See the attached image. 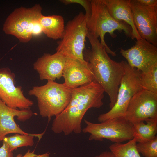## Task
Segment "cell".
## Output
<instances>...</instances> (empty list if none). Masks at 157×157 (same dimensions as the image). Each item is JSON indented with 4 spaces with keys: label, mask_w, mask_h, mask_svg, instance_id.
<instances>
[{
    "label": "cell",
    "mask_w": 157,
    "mask_h": 157,
    "mask_svg": "<svg viewBox=\"0 0 157 157\" xmlns=\"http://www.w3.org/2000/svg\"><path fill=\"white\" fill-rule=\"evenodd\" d=\"M104 91L95 81L72 89L69 102L65 109L55 117L51 129L56 134L68 135L82 132L81 123L87 110L103 105Z\"/></svg>",
    "instance_id": "obj_1"
},
{
    "label": "cell",
    "mask_w": 157,
    "mask_h": 157,
    "mask_svg": "<svg viewBox=\"0 0 157 157\" xmlns=\"http://www.w3.org/2000/svg\"><path fill=\"white\" fill-rule=\"evenodd\" d=\"M87 38L91 49L87 50L85 60L89 64L94 81L108 95L110 107L115 104L122 79L125 74L124 61H115L110 58L98 38L88 32Z\"/></svg>",
    "instance_id": "obj_2"
},
{
    "label": "cell",
    "mask_w": 157,
    "mask_h": 157,
    "mask_svg": "<svg viewBox=\"0 0 157 157\" xmlns=\"http://www.w3.org/2000/svg\"><path fill=\"white\" fill-rule=\"evenodd\" d=\"M91 12L88 17L87 26L88 32L94 37L100 39V43L104 47L108 53L113 56L116 54L106 44L104 37L106 33L113 38L116 37L115 30L123 31L126 36L132 37L131 27L123 22L117 21L109 14L103 0H90Z\"/></svg>",
    "instance_id": "obj_3"
},
{
    "label": "cell",
    "mask_w": 157,
    "mask_h": 157,
    "mask_svg": "<svg viewBox=\"0 0 157 157\" xmlns=\"http://www.w3.org/2000/svg\"><path fill=\"white\" fill-rule=\"evenodd\" d=\"M72 89L54 81H47L44 85L34 86L28 94L35 97L40 115L50 120L63 111L69 104Z\"/></svg>",
    "instance_id": "obj_4"
},
{
    "label": "cell",
    "mask_w": 157,
    "mask_h": 157,
    "mask_svg": "<svg viewBox=\"0 0 157 157\" xmlns=\"http://www.w3.org/2000/svg\"><path fill=\"white\" fill-rule=\"evenodd\" d=\"M87 18L85 14L80 12L68 22L62 38L57 42L56 52L61 53L65 58L85 61L83 51L88 33Z\"/></svg>",
    "instance_id": "obj_5"
},
{
    "label": "cell",
    "mask_w": 157,
    "mask_h": 157,
    "mask_svg": "<svg viewBox=\"0 0 157 157\" xmlns=\"http://www.w3.org/2000/svg\"><path fill=\"white\" fill-rule=\"evenodd\" d=\"M42 10L38 4L30 8H15L6 19L3 31L6 34L15 37L21 43L29 42L33 37L34 28L42 15Z\"/></svg>",
    "instance_id": "obj_6"
},
{
    "label": "cell",
    "mask_w": 157,
    "mask_h": 157,
    "mask_svg": "<svg viewBox=\"0 0 157 157\" xmlns=\"http://www.w3.org/2000/svg\"><path fill=\"white\" fill-rule=\"evenodd\" d=\"M84 122L86 125L82 132L90 134V141L106 139L114 143H122L134 138L133 124L125 117L110 119L98 123L86 119Z\"/></svg>",
    "instance_id": "obj_7"
},
{
    "label": "cell",
    "mask_w": 157,
    "mask_h": 157,
    "mask_svg": "<svg viewBox=\"0 0 157 157\" xmlns=\"http://www.w3.org/2000/svg\"><path fill=\"white\" fill-rule=\"evenodd\" d=\"M125 74L118 90L116 101L108 112L100 115L97 119L100 122L110 119L125 117L129 101L137 92L143 89L140 84L141 72L129 65L124 61Z\"/></svg>",
    "instance_id": "obj_8"
},
{
    "label": "cell",
    "mask_w": 157,
    "mask_h": 157,
    "mask_svg": "<svg viewBox=\"0 0 157 157\" xmlns=\"http://www.w3.org/2000/svg\"><path fill=\"white\" fill-rule=\"evenodd\" d=\"M134 22L141 38L157 46V6H147L130 0Z\"/></svg>",
    "instance_id": "obj_9"
},
{
    "label": "cell",
    "mask_w": 157,
    "mask_h": 157,
    "mask_svg": "<svg viewBox=\"0 0 157 157\" xmlns=\"http://www.w3.org/2000/svg\"><path fill=\"white\" fill-rule=\"evenodd\" d=\"M125 118L132 124L157 118V94L143 89L138 92L130 99Z\"/></svg>",
    "instance_id": "obj_10"
},
{
    "label": "cell",
    "mask_w": 157,
    "mask_h": 157,
    "mask_svg": "<svg viewBox=\"0 0 157 157\" xmlns=\"http://www.w3.org/2000/svg\"><path fill=\"white\" fill-rule=\"evenodd\" d=\"M15 84V74L10 69H0V99L12 108L30 109L34 104L33 101L24 95L21 86Z\"/></svg>",
    "instance_id": "obj_11"
},
{
    "label": "cell",
    "mask_w": 157,
    "mask_h": 157,
    "mask_svg": "<svg viewBox=\"0 0 157 157\" xmlns=\"http://www.w3.org/2000/svg\"><path fill=\"white\" fill-rule=\"evenodd\" d=\"M120 53L129 65L141 72L157 64V46L142 38L129 49H121Z\"/></svg>",
    "instance_id": "obj_12"
},
{
    "label": "cell",
    "mask_w": 157,
    "mask_h": 157,
    "mask_svg": "<svg viewBox=\"0 0 157 157\" xmlns=\"http://www.w3.org/2000/svg\"><path fill=\"white\" fill-rule=\"evenodd\" d=\"M63 77L64 79L63 84L71 89L94 81L89 63L76 58H66Z\"/></svg>",
    "instance_id": "obj_13"
},
{
    "label": "cell",
    "mask_w": 157,
    "mask_h": 157,
    "mask_svg": "<svg viewBox=\"0 0 157 157\" xmlns=\"http://www.w3.org/2000/svg\"><path fill=\"white\" fill-rule=\"evenodd\" d=\"M33 113L30 109L20 110L10 108L0 99V141L10 133L28 135L16 124L14 117L21 122L30 119Z\"/></svg>",
    "instance_id": "obj_14"
},
{
    "label": "cell",
    "mask_w": 157,
    "mask_h": 157,
    "mask_svg": "<svg viewBox=\"0 0 157 157\" xmlns=\"http://www.w3.org/2000/svg\"><path fill=\"white\" fill-rule=\"evenodd\" d=\"M65 60V57L59 52L44 53L33 63V69L40 80L55 81L63 77Z\"/></svg>",
    "instance_id": "obj_15"
},
{
    "label": "cell",
    "mask_w": 157,
    "mask_h": 157,
    "mask_svg": "<svg viewBox=\"0 0 157 157\" xmlns=\"http://www.w3.org/2000/svg\"><path fill=\"white\" fill-rule=\"evenodd\" d=\"M131 0H103L111 16L116 20L123 22L132 30L133 39L142 38L134 24L130 4Z\"/></svg>",
    "instance_id": "obj_16"
},
{
    "label": "cell",
    "mask_w": 157,
    "mask_h": 157,
    "mask_svg": "<svg viewBox=\"0 0 157 157\" xmlns=\"http://www.w3.org/2000/svg\"><path fill=\"white\" fill-rule=\"evenodd\" d=\"M43 33L48 38L56 40L61 39L63 35L65 26L64 19L61 16L43 15L39 19Z\"/></svg>",
    "instance_id": "obj_17"
},
{
    "label": "cell",
    "mask_w": 157,
    "mask_h": 157,
    "mask_svg": "<svg viewBox=\"0 0 157 157\" xmlns=\"http://www.w3.org/2000/svg\"><path fill=\"white\" fill-rule=\"evenodd\" d=\"M134 137L137 143L142 142L154 138L157 133V118L148 119L133 124Z\"/></svg>",
    "instance_id": "obj_18"
},
{
    "label": "cell",
    "mask_w": 157,
    "mask_h": 157,
    "mask_svg": "<svg viewBox=\"0 0 157 157\" xmlns=\"http://www.w3.org/2000/svg\"><path fill=\"white\" fill-rule=\"evenodd\" d=\"M44 133V132L37 134L29 133L28 135L16 133L13 135L5 136L2 141L8 144L13 152L19 147L32 146L34 144V137H38L40 140Z\"/></svg>",
    "instance_id": "obj_19"
},
{
    "label": "cell",
    "mask_w": 157,
    "mask_h": 157,
    "mask_svg": "<svg viewBox=\"0 0 157 157\" xmlns=\"http://www.w3.org/2000/svg\"><path fill=\"white\" fill-rule=\"evenodd\" d=\"M136 138L126 143H114L109 147L115 157H141L136 147Z\"/></svg>",
    "instance_id": "obj_20"
},
{
    "label": "cell",
    "mask_w": 157,
    "mask_h": 157,
    "mask_svg": "<svg viewBox=\"0 0 157 157\" xmlns=\"http://www.w3.org/2000/svg\"><path fill=\"white\" fill-rule=\"evenodd\" d=\"M140 82L143 89L157 94V64L141 72Z\"/></svg>",
    "instance_id": "obj_21"
},
{
    "label": "cell",
    "mask_w": 157,
    "mask_h": 157,
    "mask_svg": "<svg viewBox=\"0 0 157 157\" xmlns=\"http://www.w3.org/2000/svg\"><path fill=\"white\" fill-rule=\"evenodd\" d=\"M138 152L144 157H157V136L144 142L136 144Z\"/></svg>",
    "instance_id": "obj_22"
},
{
    "label": "cell",
    "mask_w": 157,
    "mask_h": 157,
    "mask_svg": "<svg viewBox=\"0 0 157 157\" xmlns=\"http://www.w3.org/2000/svg\"><path fill=\"white\" fill-rule=\"evenodd\" d=\"M60 1L65 5L77 3L81 5L84 8L85 14L87 17L90 15L91 12V5L90 0H61Z\"/></svg>",
    "instance_id": "obj_23"
},
{
    "label": "cell",
    "mask_w": 157,
    "mask_h": 157,
    "mask_svg": "<svg viewBox=\"0 0 157 157\" xmlns=\"http://www.w3.org/2000/svg\"><path fill=\"white\" fill-rule=\"evenodd\" d=\"M0 157H13V152L9 146L3 142L2 146L0 147Z\"/></svg>",
    "instance_id": "obj_24"
},
{
    "label": "cell",
    "mask_w": 157,
    "mask_h": 157,
    "mask_svg": "<svg viewBox=\"0 0 157 157\" xmlns=\"http://www.w3.org/2000/svg\"><path fill=\"white\" fill-rule=\"evenodd\" d=\"M50 153L47 152L42 154L37 155L35 154L34 150L31 151L29 149L24 155L19 154L16 157H50Z\"/></svg>",
    "instance_id": "obj_25"
},
{
    "label": "cell",
    "mask_w": 157,
    "mask_h": 157,
    "mask_svg": "<svg viewBox=\"0 0 157 157\" xmlns=\"http://www.w3.org/2000/svg\"><path fill=\"white\" fill-rule=\"evenodd\" d=\"M139 3L147 6H157V0H136Z\"/></svg>",
    "instance_id": "obj_26"
},
{
    "label": "cell",
    "mask_w": 157,
    "mask_h": 157,
    "mask_svg": "<svg viewBox=\"0 0 157 157\" xmlns=\"http://www.w3.org/2000/svg\"><path fill=\"white\" fill-rule=\"evenodd\" d=\"M94 157H115V156L110 151H105Z\"/></svg>",
    "instance_id": "obj_27"
}]
</instances>
